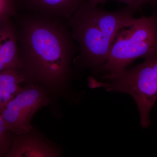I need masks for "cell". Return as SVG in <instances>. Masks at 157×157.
Here are the masks:
<instances>
[{"mask_svg":"<svg viewBox=\"0 0 157 157\" xmlns=\"http://www.w3.org/2000/svg\"><path fill=\"white\" fill-rule=\"evenodd\" d=\"M144 59L143 63L132 69L105 75L103 78L109 80L107 82L91 78L89 86L131 95L139 109L141 126L147 128L150 124V112L157 99V52Z\"/></svg>","mask_w":157,"mask_h":157,"instance_id":"4","label":"cell"},{"mask_svg":"<svg viewBox=\"0 0 157 157\" xmlns=\"http://www.w3.org/2000/svg\"><path fill=\"white\" fill-rule=\"evenodd\" d=\"M11 133L13 132L0 114V155L5 154L9 150Z\"/></svg>","mask_w":157,"mask_h":157,"instance_id":"11","label":"cell"},{"mask_svg":"<svg viewBox=\"0 0 157 157\" xmlns=\"http://www.w3.org/2000/svg\"><path fill=\"white\" fill-rule=\"evenodd\" d=\"M138 11L132 6L105 11L88 0L68 19L73 40L80 51L75 60L82 66L102 70L117 32L128 25Z\"/></svg>","mask_w":157,"mask_h":157,"instance_id":"2","label":"cell"},{"mask_svg":"<svg viewBox=\"0 0 157 157\" xmlns=\"http://www.w3.org/2000/svg\"><path fill=\"white\" fill-rule=\"evenodd\" d=\"M87 0H15L21 12L68 20Z\"/></svg>","mask_w":157,"mask_h":157,"instance_id":"6","label":"cell"},{"mask_svg":"<svg viewBox=\"0 0 157 157\" xmlns=\"http://www.w3.org/2000/svg\"><path fill=\"white\" fill-rule=\"evenodd\" d=\"M21 72L26 81L52 87L64 84L78 47L67 20L21 12L14 16Z\"/></svg>","mask_w":157,"mask_h":157,"instance_id":"1","label":"cell"},{"mask_svg":"<svg viewBox=\"0 0 157 157\" xmlns=\"http://www.w3.org/2000/svg\"><path fill=\"white\" fill-rule=\"evenodd\" d=\"M22 67L16 27L11 19L0 27V72Z\"/></svg>","mask_w":157,"mask_h":157,"instance_id":"8","label":"cell"},{"mask_svg":"<svg viewBox=\"0 0 157 157\" xmlns=\"http://www.w3.org/2000/svg\"><path fill=\"white\" fill-rule=\"evenodd\" d=\"M43 88L34 83L23 86L17 95L0 108V114L15 135H25L33 131L31 121L34 114L49 104L50 100Z\"/></svg>","mask_w":157,"mask_h":157,"instance_id":"5","label":"cell"},{"mask_svg":"<svg viewBox=\"0 0 157 157\" xmlns=\"http://www.w3.org/2000/svg\"><path fill=\"white\" fill-rule=\"evenodd\" d=\"M17 13L15 0H0V27Z\"/></svg>","mask_w":157,"mask_h":157,"instance_id":"10","label":"cell"},{"mask_svg":"<svg viewBox=\"0 0 157 157\" xmlns=\"http://www.w3.org/2000/svg\"><path fill=\"white\" fill-rule=\"evenodd\" d=\"M7 157H57L60 151L55 145L48 143L31 132L25 135H16Z\"/></svg>","mask_w":157,"mask_h":157,"instance_id":"7","label":"cell"},{"mask_svg":"<svg viewBox=\"0 0 157 157\" xmlns=\"http://www.w3.org/2000/svg\"><path fill=\"white\" fill-rule=\"evenodd\" d=\"M90 2L95 5L99 4H104L108 0H88ZM118 2H122L127 4V6L134 7L138 10H140L144 5H148L151 6L154 9H156L157 0H115Z\"/></svg>","mask_w":157,"mask_h":157,"instance_id":"12","label":"cell"},{"mask_svg":"<svg viewBox=\"0 0 157 157\" xmlns=\"http://www.w3.org/2000/svg\"><path fill=\"white\" fill-rule=\"evenodd\" d=\"M26 81L21 72L9 70L0 72V108L6 106L21 90V85Z\"/></svg>","mask_w":157,"mask_h":157,"instance_id":"9","label":"cell"},{"mask_svg":"<svg viewBox=\"0 0 157 157\" xmlns=\"http://www.w3.org/2000/svg\"><path fill=\"white\" fill-rule=\"evenodd\" d=\"M157 52V9L151 16L134 18L117 32L102 68L109 74L126 70L136 59Z\"/></svg>","mask_w":157,"mask_h":157,"instance_id":"3","label":"cell"}]
</instances>
